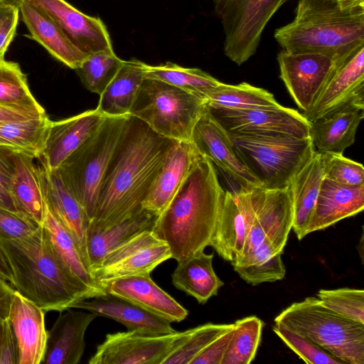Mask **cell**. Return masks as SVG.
Segmentation results:
<instances>
[{
	"label": "cell",
	"instance_id": "6da1fadb",
	"mask_svg": "<svg viewBox=\"0 0 364 364\" xmlns=\"http://www.w3.org/2000/svg\"><path fill=\"white\" fill-rule=\"evenodd\" d=\"M178 141L154 132L130 115L106 173L88 228H105L137 213Z\"/></svg>",
	"mask_w": 364,
	"mask_h": 364
},
{
	"label": "cell",
	"instance_id": "7a4b0ae2",
	"mask_svg": "<svg viewBox=\"0 0 364 364\" xmlns=\"http://www.w3.org/2000/svg\"><path fill=\"white\" fill-rule=\"evenodd\" d=\"M11 268L14 289L45 312H63L77 302L104 295L77 277L54 250L41 224L32 234L0 240Z\"/></svg>",
	"mask_w": 364,
	"mask_h": 364
},
{
	"label": "cell",
	"instance_id": "3957f363",
	"mask_svg": "<svg viewBox=\"0 0 364 364\" xmlns=\"http://www.w3.org/2000/svg\"><path fill=\"white\" fill-rule=\"evenodd\" d=\"M225 193L213 163L203 156L152 230L167 243L171 258L178 262L210 246Z\"/></svg>",
	"mask_w": 364,
	"mask_h": 364
},
{
	"label": "cell",
	"instance_id": "277c9868",
	"mask_svg": "<svg viewBox=\"0 0 364 364\" xmlns=\"http://www.w3.org/2000/svg\"><path fill=\"white\" fill-rule=\"evenodd\" d=\"M274 38L282 50L341 60L364 44V6L344 0H299L294 20L277 29Z\"/></svg>",
	"mask_w": 364,
	"mask_h": 364
},
{
	"label": "cell",
	"instance_id": "5b68a950",
	"mask_svg": "<svg viewBox=\"0 0 364 364\" xmlns=\"http://www.w3.org/2000/svg\"><path fill=\"white\" fill-rule=\"evenodd\" d=\"M336 358L364 364V323L331 311L315 296L294 302L274 319Z\"/></svg>",
	"mask_w": 364,
	"mask_h": 364
},
{
	"label": "cell",
	"instance_id": "8992f818",
	"mask_svg": "<svg viewBox=\"0 0 364 364\" xmlns=\"http://www.w3.org/2000/svg\"><path fill=\"white\" fill-rule=\"evenodd\" d=\"M129 118L130 115L106 117L93 134L57 168L90 221L106 173Z\"/></svg>",
	"mask_w": 364,
	"mask_h": 364
},
{
	"label": "cell",
	"instance_id": "52a82bcc",
	"mask_svg": "<svg viewBox=\"0 0 364 364\" xmlns=\"http://www.w3.org/2000/svg\"><path fill=\"white\" fill-rule=\"evenodd\" d=\"M208 108L205 95L144 78L129 114L156 134L182 141H191L195 125Z\"/></svg>",
	"mask_w": 364,
	"mask_h": 364
},
{
	"label": "cell",
	"instance_id": "ba28073f",
	"mask_svg": "<svg viewBox=\"0 0 364 364\" xmlns=\"http://www.w3.org/2000/svg\"><path fill=\"white\" fill-rule=\"evenodd\" d=\"M230 136L248 171L261 186L269 189L288 188L294 175L316 151L310 137L285 134Z\"/></svg>",
	"mask_w": 364,
	"mask_h": 364
},
{
	"label": "cell",
	"instance_id": "9c48e42d",
	"mask_svg": "<svg viewBox=\"0 0 364 364\" xmlns=\"http://www.w3.org/2000/svg\"><path fill=\"white\" fill-rule=\"evenodd\" d=\"M225 34L224 53L237 65L257 51L262 32L286 0H208Z\"/></svg>",
	"mask_w": 364,
	"mask_h": 364
},
{
	"label": "cell",
	"instance_id": "30bf717a",
	"mask_svg": "<svg viewBox=\"0 0 364 364\" xmlns=\"http://www.w3.org/2000/svg\"><path fill=\"white\" fill-rule=\"evenodd\" d=\"M250 189L254 218L240 256L231 263L249 255L264 240L283 251L292 229L293 208L288 188L252 186Z\"/></svg>",
	"mask_w": 364,
	"mask_h": 364
},
{
	"label": "cell",
	"instance_id": "8fae6325",
	"mask_svg": "<svg viewBox=\"0 0 364 364\" xmlns=\"http://www.w3.org/2000/svg\"><path fill=\"white\" fill-rule=\"evenodd\" d=\"M189 333L150 335L127 331L107 333L90 358V364H161Z\"/></svg>",
	"mask_w": 364,
	"mask_h": 364
},
{
	"label": "cell",
	"instance_id": "7c38bea8",
	"mask_svg": "<svg viewBox=\"0 0 364 364\" xmlns=\"http://www.w3.org/2000/svg\"><path fill=\"white\" fill-rule=\"evenodd\" d=\"M170 258L167 243L152 230H146L109 252L92 274L98 284L106 280L150 274Z\"/></svg>",
	"mask_w": 364,
	"mask_h": 364
},
{
	"label": "cell",
	"instance_id": "4fadbf2b",
	"mask_svg": "<svg viewBox=\"0 0 364 364\" xmlns=\"http://www.w3.org/2000/svg\"><path fill=\"white\" fill-rule=\"evenodd\" d=\"M209 109L230 134H285L297 138L310 137V123L296 109L282 105L268 109Z\"/></svg>",
	"mask_w": 364,
	"mask_h": 364
},
{
	"label": "cell",
	"instance_id": "5bb4252c",
	"mask_svg": "<svg viewBox=\"0 0 364 364\" xmlns=\"http://www.w3.org/2000/svg\"><path fill=\"white\" fill-rule=\"evenodd\" d=\"M280 78L303 112L308 111L331 75L336 63L331 58L315 53H289L277 55Z\"/></svg>",
	"mask_w": 364,
	"mask_h": 364
},
{
	"label": "cell",
	"instance_id": "9a60e30c",
	"mask_svg": "<svg viewBox=\"0 0 364 364\" xmlns=\"http://www.w3.org/2000/svg\"><path fill=\"white\" fill-rule=\"evenodd\" d=\"M335 68L311 107L302 112L309 122L350 104L364 105V44L335 61Z\"/></svg>",
	"mask_w": 364,
	"mask_h": 364
},
{
	"label": "cell",
	"instance_id": "2e32d148",
	"mask_svg": "<svg viewBox=\"0 0 364 364\" xmlns=\"http://www.w3.org/2000/svg\"><path fill=\"white\" fill-rule=\"evenodd\" d=\"M36 159L46 205L73 236L90 272L87 249V232L90 220L58 170L49 169L40 158Z\"/></svg>",
	"mask_w": 364,
	"mask_h": 364
},
{
	"label": "cell",
	"instance_id": "e0dca14e",
	"mask_svg": "<svg viewBox=\"0 0 364 364\" xmlns=\"http://www.w3.org/2000/svg\"><path fill=\"white\" fill-rule=\"evenodd\" d=\"M48 15L71 43L87 55L113 50L107 29L97 17L87 16L65 0H26Z\"/></svg>",
	"mask_w": 364,
	"mask_h": 364
},
{
	"label": "cell",
	"instance_id": "ac0fdd59",
	"mask_svg": "<svg viewBox=\"0 0 364 364\" xmlns=\"http://www.w3.org/2000/svg\"><path fill=\"white\" fill-rule=\"evenodd\" d=\"M191 141L203 156L226 172L240 187L261 186L237 156L230 134L209 108L195 125Z\"/></svg>",
	"mask_w": 364,
	"mask_h": 364
},
{
	"label": "cell",
	"instance_id": "d6986e66",
	"mask_svg": "<svg viewBox=\"0 0 364 364\" xmlns=\"http://www.w3.org/2000/svg\"><path fill=\"white\" fill-rule=\"evenodd\" d=\"M250 187H240L234 193L226 191L221 213L210 242L220 257L232 262L240 255L253 218Z\"/></svg>",
	"mask_w": 364,
	"mask_h": 364
},
{
	"label": "cell",
	"instance_id": "ffe728a7",
	"mask_svg": "<svg viewBox=\"0 0 364 364\" xmlns=\"http://www.w3.org/2000/svg\"><path fill=\"white\" fill-rule=\"evenodd\" d=\"M100 286L106 293L123 298L172 322H181L188 310L161 289L150 274L135 275L102 281Z\"/></svg>",
	"mask_w": 364,
	"mask_h": 364
},
{
	"label": "cell",
	"instance_id": "44dd1931",
	"mask_svg": "<svg viewBox=\"0 0 364 364\" xmlns=\"http://www.w3.org/2000/svg\"><path fill=\"white\" fill-rule=\"evenodd\" d=\"M44 311L14 291L8 319L18 353V364H40L44 357L47 333Z\"/></svg>",
	"mask_w": 364,
	"mask_h": 364
},
{
	"label": "cell",
	"instance_id": "7402d4cb",
	"mask_svg": "<svg viewBox=\"0 0 364 364\" xmlns=\"http://www.w3.org/2000/svg\"><path fill=\"white\" fill-rule=\"evenodd\" d=\"M106 117L97 109L50 124L41 157L51 170L60 164L98 129Z\"/></svg>",
	"mask_w": 364,
	"mask_h": 364
},
{
	"label": "cell",
	"instance_id": "603a6c76",
	"mask_svg": "<svg viewBox=\"0 0 364 364\" xmlns=\"http://www.w3.org/2000/svg\"><path fill=\"white\" fill-rule=\"evenodd\" d=\"M91 299L80 301L73 308L114 320L124 325L127 331L150 335L176 331L168 320L123 298L107 293Z\"/></svg>",
	"mask_w": 364,
	"mask_h": 364
},
{
	"label": "cell",
	"instance_id": "cb8c5ba5",
	"mask_svg": "<svg viewBox=\"0 0 364 364\" xmlns=\"http://www.w3.org/2000/svg\"><path fill=\"white\" fill-rule=\"evenodd\" d=\"M202 157L191 141H178L167 156L142 208L160 214Z\"/></svg>",
	"mask_w": 364,
	"mask_h": 364
},
{
	"label": "cell",
	"instance_id": "d4e9b609",
	"mask_svg": "<svg viewBox=\"0 0 364 364\" xmlns=\"http://www.w3.org/2000/svg\"><path fill=\"white\" fill-rule=\"evenodd\" d=\"M66 311L60 314L47 333L42 363L77 364L82 358L86 330L97 316L90 311Z\"/></svg>",
	"mask_w": 364,
	"mask_h": 364
},
{
	"label": "cell",
	"instance_id": "484cf974",
	"mask_svg": "<svg viewBox=\"0 0 364 364\" xmlns=\"http://www.w3.org/2000/svg\"><path fill=\"white\" fill-rule=\"evenodd\" d=\"M364 208V185L349 186L324 178L306 234L326 229Z\"/></svg>",
	"mask_w": 364,
	"mask_h": 364
},
{
	"label": "cell",
	"instance_id": "4316f807",
	"mask_svg": "<svg viewBox=\"0 0 364 364\" xmlns=\"http://www.w3.org/2000/svg\"><path fill=\"white\" fill-rule=\"evenodd\" d=\"M364 105L350 104L310 123V138L321 153L343 154L355 142Z\"/></svg>",
	"mask_w": 364,
	"mask_h": 364
},
{
	"label": "cell",
	"instance_id": "83f0119b",
	"mask_svg": "<svg viewBox=\"0 0 364 364\" xmlns=\"http://www.w3.org/2000/svg\"><path fill=\"white\" fill-rule=\"evenodd\" d=\"M322 154L316 151L293 177L289 187L293 208L292 229L303 239L324 179Z\"/></svg>",
	"mask_w": 364,
	"mask_h": 364
},
{
	"label": "cell",
	"instance_id": "f1b7e54d",
	"mask_svg": "<svg viewBox=\"0 0 364 364\" xmlns=\"http://www.w3.org/2000/svg\"><path fill=\"white\" fill-rule=\"evenodd\" d=\"M19 10L32 38L53 57L74 70L81 65L87 55L76 48L48 15L26 0Z\"/></svg>",
	"mask_w": 364,
	"mask_h": 364
},
{
	"label": "cell",
	"instance_id": "f546056e",
	"mask_svg": "<svg viewBox=\"0 0 364 364\" xmlns=\"http://www.w3.org/2000/svg\"><path fill=\"white\" fill-rule=\"evenodd\" d=\"M159 215L143 208L129 218L109 227L100 229L88 228L87 249L91 273L109 252L136 234L146 230H153Z\"/></svg>",
	"mask_w": 364,
	"mask_h": 364
},
{
	"label": "cell",
	"instance_id": "4dcf8cb0",
	"mask_svg": "<svg viewBox=\"0 0 364 364\" xmlns=\"http://www.w3.org/2000/svg\"><path fill=\"white\" fill-rule=\"evenodd\" d=\"M147 64L136 58L124 60L113 80L100 95L97 109L105 117L130 115L136 98Z\"/></svg>",
	"mask_w": 364,
	"mask_h": 364
},
{
	"label": "cell",
	"instance_id": "1f68e13d",
	"mask_svg": "<svg viewBox=\"0 0 364 364\" xmlns=\"http://www.w3.org/2000/svg\"><path fill=\"white\" fill-rule=\"evenodd\" d=\"M213 253L202 251L178 262L171 274L173 285L199 304H205L224 284L213 269Z\"/></svg>",
	"mask_w": 364,
	"mask_h": 364
},
{
	"label": "cell",
	"instance_id": "d6a6232c",
	"mask_svg": "<svg viewBox=\"0 0 364 364\" xmlns=\"http://www.w3.org/2000/svg\"><path fill=\"white\" fill-rule=\"evenodd\" d=\"M34 157L17 153L9 193L18 211L39 224L43 220L46 203L42 191L38 164Z\"/></svg>",
	"mask_w": 364,
	"mask_h": 364
},
{
	"label": "cell",
	"instance_id": "836d02e7",
	"mask_svg": "<svg viewBox=\"0 0 364 364\" xmlns=\"http://www.w3.org/2000/svg\"><path fill=\"white\" fill-rule=\"evenodd\" d=\"M281 251L269 240H263L252 252L232 264L247 283L258 285L282 279L286 273Z\"/></svg>",
	"mask_w": 364,
	"mask_h": 364
},
{
	"label": "cell",
	"instance_id": "e575fe53",
	"mask_svg": "<svg viewBox=\"0 0 364 364\" xmlns=\"http://www.w3.org/2000/svg\"><path fill=\"white\" fill-rule=\"evenodd\" d=\"M51 121L46 114L38 117L0 124V146L38 159Z\"/></svg>",
	"mask_w": 364,
	"mask_h": 364
},
{
	"label": "cell",
	"instance_id": "d590c367",
	"mask_svg": "<svg viewBox=\"0 0 364 364\" xmlns=\"http://www.w3.org/2000/svg\"><path fill=\"white\" fill-rule=\"evenodd\" d=\"M205 97L209 108L249 109L275 108L281 106L273 94L245 82L238 85L220 82L209 91Z\"/></svg>",
	"mask_w": 364,
	"mask_h": 364
},
{
	"label": "cell",
	"instance_id": "8d00e7d4",
	"mask_svg": "<svg viewBox=\"0 0 364 364\" xmlns=\"http://www.w3.org/2000/svg\"><path fill=\"white\" fill-rule=\"evenodd\" d=\"M41 225L46 230L54 250L69 269L90 287L106 292L87 269L73 236L52 215L46 205Z\"/></svg>",
	"mask_w": 364,
	"mask_h": 364
},
{
	"label": "cell",
	"instance_id": "74e56055",
	"mask_svg": "<svg viewBox=\"0 0 364 364\" xmlns=\"http://www.w3.org/2000/svg\"><path fill=\"white\" fill-rule=\"evenodd\" d=\"M0 106L46 114L31 92L18 64L5 60L0 61Z\"/></svg>",
	"mask_w": 364,
	"mask_h": 364
},
{
	"label": "cell",
	"instance_id": "f35d334b",
	"mask_svg": "<svg viewBox=\"0 0 364 364\" xmlns=\"http://www.w3.org/2000/svg\"><path fill=\"white\" fill-rule=\"evenodd\" d=\"M145 78L160 80L205 96L221 82L200 69L183 68L171 62L147 65Z\"/></svg>",
	"mask_w": 364,
	"mask_h": 364
},
{
	"label": "cell",
	"instance_id": "ab89813d",
	"mask_svg": "<svg viewBox=\"0 0 364 364\" xmlns=\"http://www.w3.org/2000/svg\"><path fill=\"white\" fill-rule=\"evenodd\" d=\"M221 364H249L261 341L263 322L256 316L237 320Z\"/></svg>",
	"mask_w": 364,
	"mask_h": 364
},
{
	"label": "cell",
	"instance_id": "60d3db41",
	"mask_svg": "<svg viewBox=\"0 0 364 364\" xmlns=\"http://www.w3.org/2000/svg\"><path fill=\"white\" fill-rule=\"evenodd\" d=\"M123 63L114 50H100L87 55L75 70L87 90L100 95Z\"/></svg>",
	"mask_w": 364,
	"mask_h": 364
},
{
	"label": "cell",
	"instance_id": "b9f144b4",
	"mask_svg": "<svg viewBox=\"0 0 364 364\" xmlns=\"http://www.w3.org/2000/svg\"><path fill=\"white\" fill-rule=\"evenodd\" d=\"M233 326L234 323H207L189 329L188 334L165 357L161 364H191L211 341Z\"/></svg>",
	"mask_w": 364,
	"mask_h": 364
},
{
	"label": "cell",
	"instance_id": "7bdbcfd3",
	"mask_svg": "<svg viewBox=\"0 0 364 364\" xmlns=\"http://www.w3.org/2000/svg\"><path fill=\"white\" fill-rule=\"evenodd\" d=\"M316 297L331 311L364 323V290L352 288L321 289Z\"/></svg>",
	"mask_w": 364,
	"mask_h": 364
},
{
	"label": "cell",
	"instance_id": "ee69618b",
	"mask_svg": "<svg viewBox=\"0 0 364 364\" xmlns=\"http://www.w3.org/2000/svg\"><path fill=\"white\" fill-rule=\"evenodd\" d=\"M274 332L308 364H343L308 338L292 331L279 322H274Z\"/></svg>",
	"mask_w": 364,
	"mask_h": 364
},
{
	"label": "cell",
	"instance_id": "f6af8a7d",
	"mask_svg": "<svg viewBox=\"0 0 364 364\" xmlns=\"http://www.w3.org/2000/svg\"><path fill=\"white\" fill-rule=\"evenodd\" d=\"M321 154L326 178L349 186L364 185V168L361 164L345 157L343 154Z\"/></svg>",
	"mask_w": 364,
	"mask_h": 364
},
{
	"label": "cell",
	"instance_id": "bcb514c9",
	"mask_svg": "<svg viewBox=\"0 0 364 364\" xmlns=\"http://www.w3.org/2000/svg\"><path fill=\"white\" fill-rule=\"evenodd\" d=\"M40 225L23 212L0 206V240L25 237L34 232Z\"/></svg>",
	"mask_w": 364,
	"mask_h": 364
},
{
	"label": "cell",
	"instance_id": "7dc6e473",
	"mask_svg": "<svg viewBox=\"0 0 364 364\" xmlns=\"http://www.w3.org/2000/svg\"><path fill=\"white\" fill-rule=\"evenodd\" d=\"M19 7L0 2V61L12 41L18 21Z\"/></svg>",
	"mask_w": 364,
	"mask_h": 364
},
{
	"label": "cell",
	"instance_id": "c3c4849f",
	"mask_svg": "<svg viewBox=\"0 0 364 364\" xmlns=\"http://www.w3.org/2000/svg\"><path fill=\"white\" fill-rule=\"evenodd\" d=\"M234 326L211 341L191 364H221L234 331Z\"/></svg>",
	"mask_w": 364,
	"mask_h": 364
},
{
	"label": "cell",
	"instance_id": "681fc988",
	"mask_svg": "<svg viewBox=\"0 0 364 364\" xmlns=\"http://www.w3.org/2000/svg\"><path fill=\"white\" fill-rule=\"evenodd\" d=\"M16 341L8 318H0V364H18Z\"/></svg>",
	"mask_w": 364,
	"mask_h": 364
},
{
	"label": "cell",
	"instance_id": "f907efd6",
	"mask_svg": "<svg viewBox=\"0 0 364 364\" xmlns=\"http://www.w3.org/2000/svg\"><path fill=\"white\" fill-rule=\"evenodd\" d=\"M17 153L12 149L0 146V190L9 194Z\"/></svg>",
	"mask_w": 364,
	"mask_h": 364
},
{
	"label": "cell",
	"instance_id": "816d5d0a",
	"mask_svg": "<svg viewBox=\"0 0 364 364\" xmlns=\"http://www.w3.org/2000/svg\"><path fill=\"white\" fill-rule=\"evenodd\" d=\"M14 291L13 286L0 277V318H8Z\"/></svg>",
	"mask_w": 364,
	"mask_h": 364
},
{
	"label": "cell",
	"instance_id": "f5cc1de1",
	"mask_svg": "<svg viewBox=\"0 0 364 364\" xmlns=\"http://www.w3.org/2000/svg\"><path fill=\"white\" fill-rule=\"evenodd\" d=\"M44 114H38L0 106V124L11 121L36 118Z\"/></svg>",
	"mask_w": 364,
	"mask_h": 364
},
{
	"label": "cell",
	"instance_id": "db71d44e",
	"mask_svg": "<svg viewBox=\"0 0 364 364\" xmlns=\"http://www.w3.org/2000/svg\"><path fill=\"white\" fill-rule=\"evenodd\" d=\"M0 277L12 285L13 275L8 259L0 245Z\"/></svg>",
	"mask_w": 364,
	"mask_h": 364
},
{
	"label": "cell",
	"instance_id": "11a10c76",
	"mask_svg": "<svg viewBox=\"0 0 364 364\" xmlns=\"http://www.w3.org/2000/svg\"><path fill=\"white\" fill-rule=\"evenodd\" d=\"M0 206L18 211L11 196L1 190H0Z\"/></svg>",
	"mask_w": 364,
	"mask_h": 364
},
{
	"label": "cell",
	"instance_id": "9f6ffc18",
	"mask_svg": "<svg viewBox=\"0 0 364 364\" xmlns=\"http://www.w3.org/2000/svg\"><path fill=\"white\" fill-rule=\"evenodd\" d=\"M23 0H0V2H4L6 4H9L16 6L19 7L22 3Z\"/></svg>",
	"mask_w": 364,
	"mask_h": 364
},
{
	"label": "cell",
	"instance_id": "6f0895ef",
	"mask_svg": "<svg viewBox=\"0 0 364 364\" xmlns=\"http://www.w3.org/2000/svg\"><path fill=\"white\" fill-rule=\"evenodd\" d=\"M351 4L360 6H364V0H344Z\"/></svg>",
	"mask_w": 364,
	"mask_h": 364
},
{
	"label": "cell",
	"instance_id": "680465c9",
	"mask_svg": "<svg viewBox=\"0 0 364 364\" xmlns=\"http://www.w3.org/2000/svg\"><path fill=\"white\" fill-rule=\"evenodd\" d=\"M287 1V0H286Z\"/></svg>",
	"mask_w": 364,
	"mask_h": 364
}]
</instances>
